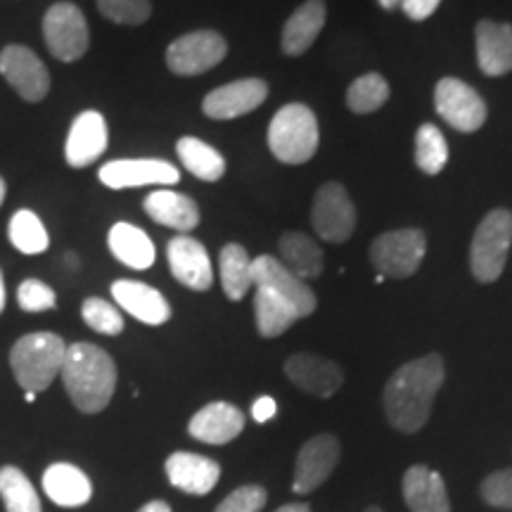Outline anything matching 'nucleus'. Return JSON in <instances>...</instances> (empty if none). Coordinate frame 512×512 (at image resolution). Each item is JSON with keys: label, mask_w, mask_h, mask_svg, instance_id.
Here are the masks:
<instances>
[{"label": "nucleus", "mask_w": 512, "mask_h": 512, "mask_svg": "<svg viewBox=\"0 0 512 512\" xmlns=\"http://www.w3.org/2000/svg\"><path fill=\"white\" fill-rule=\"evenodd\" d=\"M512 245V211L494 209L484 216L472 238L470 268L479 283H496L505 271Z\"/></svg>", "instance_id": "nucleus-5"}, {"label": "nucleus", "mask_w": 512, "mask_h": 512, "mask_svg": "<svg viewBox=\"0 0 512 512\" xmlns=\"http://www.w3.org/2000/svg\"><path fill=\"white\" fill-rule=\"evenodd\" d=\"M228 55L226 38L216 31H190L166 48V67L176 76H200Z\"/></svg>", "instance_id": "nucleus-8"}, {"label": "nucleus", "mask_w": 512, "mask_h": 512, "mask_svg": "<svg viewBox=\"0 0 512 512\" xmlns=\"http://www.w3.org/2000/svg\"><path fill=\"white\" fill-rule=\"evenodd\" d=\"M98 10L105 19L124 27H138L152 15L150 0H98Z\"/></svg>", "instance_id": "nucleus-37"}, {"label": "nucleus", "mask_w": 512, "mask_h": 512, "mask_svg": "<svg viewBox=\"0 0 512 512\" xmlns=\"http://www.w3.org/2000/svg\"><path fill=\"white\" fill-rule=\"evenodd\" d=\"M275 411H278V406H275L273 396H259L252 406V418H254V422H259L261 425V422L273 420Z\"/></svg>", "instance_id": "nucleus-42"}, {"label": "nucleus", "mask_w": 512, "mask_h": 512, "mask_svg": "<svg viewBox=\"0 0 512 512\" xmlns=\"http://www.w3.org/2000/svg\"><path fill=\"white\" fill-rule=\"evenodd\" d=\"M17 304H19V309L27 311V313H41V311L55 309L57 297H55L53 287H48L46 283H41V280H36V278H29L19 285Z\"/></svg>", "instance_id": "nucleus-38"}, {"label": "nucleus", "mask_w": 512, "mask_h": 512, "mask_svg": "<svg viewBox=\"0 0 512 512\" xmlns=\"http://www.w3.org/2000/svg\"><path fill=\"white\" fill-rule=\"evenodd\" d=\"M0 76L15 88L19 98L27 102H41L50 91V74L34 50L27 46H10L0 53Z\"/></svg>", "instance_id": "nucleus-11"}, {"label": "nucleus", "mask_w": 512, "mask_h": 512, "mask_svg": "<svg viewBox=\"0 0 512 512\" xmlns=\"http://www.w3.org/2000/svg\"><path fill=\"white\" fill-rule=\"evenodd\" d=\"M81 316L88 328L100 332V335L114 337L124 332V316H121L117 306L100 297H88L81 306Z\"/></svg>", "instance_id": "nucleus-36"}, {"label": "nucleus", "mask_w": 512, "mask_h": 512, "mask_svg": "<svg viewBox=\"0 0 512 512\" xmlns=\"http://www.w3.org/2000/svg\"><path fill=\"white\" fill-rule=\"evenodd\" d=\"M67 344L55 332H31L19 337L10 351V368L24 392H46L60 375Z\"/></svg>", "instance_id": "nucleus-3"}, {"label": "nucleus", "mask_w": 512, "mask_h": 512, "mask_svg": "<svg viewBox=\"0 0 512 512\" xmlns=\"http://www.w3.org/2000/svg\"><path fill=\"white\" fill-rule=\"evenodd\" d=\"M377 3H380V8H384V10L401 8V0H377Z\"/></svg>", "instance_id": "nucleus-45"}, {"label": "nucleus", "mask_w": 512, "mask_h": 512, "mask_svg": "<svg viewBox=\"0 0 512 512\" xmlns=\"http://www.w3.org/2000/svg\"><path fill=\"white\" fill-rule=\"evenodd\" d=\"M107 140V121L100 112L86 110L74 119L72 128H69L67 145H64V157L72 169H83V166L98 162L105 155Z\"/></svg>", "instance_id": "nucleus-18"}, {"label": "nucleus", "mask_w": 512, "mask_h": 512, "mask_svg": "<svg viewBox=\"0 0 512 512\" xmlns=\"http://www.w3.org/2000/svg\"><path fill=\"white\" fill-rule=\"evenodd\" d=\"M24 399H27V403H34L36 401V394L34 392H27V394H24Z\"/></svg>", "instance_id": "nucleus-48"}, {"label": "nucleus", "mask_w": 512, "mask_h": 512, "mask_svg": "<svg viewBox=\"0 0 512 512\" xmlns=\"http://www.w3.org/2000/svg\"><path fill=\"white\" fill-rule=\"evenodd\" d=\"M252 283L264 285L275 294H280V297L287 299V302L299 311L302 318L311 316L318 306L316 292L311 290L309 283H304L302 278H297L292 271H287L283 261L275 259V256H256L252 261Z\"/></svg>", "instance_id": "nucleus-14"}, {"label": "nucleus", "mask_w": 512, "mask_h": 512, "mask_svg": "<svg viewBox=\"0 0 512 512\" xmlns=\"http://www.w3.org/2000/svg\"><path fill=\"white\" fill-rule=\"evenodd\" d=\"M145 214L159 226L174 228L181 235L200 226V207L183 192L159 188L145 197Z\"/></svg>", "instance_id": "nucleus-24"}, {"label": "nucleus", "mask_w": 512, "mask_h": 512, "mask_svg": "<svg viewBox=\"0 0 512 512\" xmlns=\"http://www.w3.org/2000/svg\"><path fill=\"white\" fill-rule=\"evenodd\" d=\"M43 491L60 508H81L91 501L93 484L76 465L55 463L43 472Z\"/></svg>", "instance_id": "nucleus-26"}, {"label": "nucleus", "mask_w": 512, "mask_h": 512, "mask_svg": "<svg viewBox=\"0 0 512 512\" xmlns=\"http://www.w3.org/2000/svg\"><path fill=\"white\" fill-rule=\"evenodd\" d=\"M477 64L486 76L512 72V24L482 19L475 29Z\"/></svg>", "instance_id": "nucleus-21"}, {"label": "nucleus", "mask_w": 512, "mask_h": 512, "mask_svg": "<svg viewBox=\"0 0 512 512\" xmlns=\"http://www.w3.org/2000/svg\"><path fill=\"white\" fill-rule=\"evenodd\" d=\"M176 152L185 169L204 183L221 181L223 174H226V159H223L221 152L200 138H181L176 143Z\"/></svg>", "instance_id": "nucleus-30"}, {"label": "nucleus", "mask_w": 512, "mask_h": 512, "mask_svg": "<svg viewBox=\"0 0 512 512\" xmlns=\"http://www.w3.org/2000/svg\"><path fill=\"white\" fill-rule=\"evenodd\" d=\"M5 311V280H3V271H0V313Z\"/></svg>", "instance_id": "nucleus-46"}, {"label": "nucleus", "mask_w": 512, "mask_h": 512, "mask_svg": "<svg viewBox=\"0 0 512 512\" xmlns=\"http://www.w3.org/2000/svg\"><path fill=\"white\" fill-rule=\"evenodd\" d=\"M8 238L17 252L27 256L43 254L50 247L46 226H43V221L29 209H19L17 214L12 216L8 226Z\"/></svg>", "instance_id": "nucleus-33"}, {"label": "nucleus", "mask_w": 512, "mask_h": 512, "mask_svg": "<svg viewBox=\"0 0 512 512\" xmlns=\"http://www.w3.org/2000/svg\"><path fill=\"white\" fill-rule=\"evenodd\" d=\"M427 252L425 233L418 228L389 230L377 235L370 245V261L377 273L387 278H411Z\"/></svg>", "instance_id": "nucleus-6"}, {"label": "nucleus", "mask_w": 512, "mask_h": 512, "mask_svg": "<svg viewBox=\"0 0 512 512\" xmlns=\"http://www.w3.org/2000/svg\"><path fill=\"white\" fill-rule=\"evenodd\" d=\"M43 38L50 55L60 62H76L91 46V31L81 8L74 3L50 5L43 17Z\"/></svg>", "instance_id": "nucleus-7"}, {"label": "nucleus", "mask_w": 512, "mask_h": 512, "mask_svg": "<svg viewBox=\"0 0 512 512\" xmlns=\"http://www.w3.org/2000/svg\"><path fill=\"white\" fill-rule=\"evenodd\" d=\"M363 512H384V510L377 508V505H370V508H366V510H363Z\"/></svg>", "instance_id": "nucleus-49"}, {"label": "nucleus", "mask_w": 512, "mask_h": 512, "mask_svg": "<svg viewBox=\"0 0 512 512\" xmlns=\"http://www.w3.org/2000/svg\"><path fill=\"white\" fill-rule=\"evenodd\" d=\"M441 5V0H401V10L406 12L413 22H422V19H430L437 8Z\"/></svg>", "instance_id": "nucleus-41"}, {"label": "nucleus", "mask_w": 512, "mask_h": 512, "mask_svg": "<svg viewBox=\"0 0 512 512\" xmlns=\"http://www.w3.org/2000/svg\"><path fill=\"white\" fill-rule=\"evenodd\" d=\"M275 512H311L309 503H290V505H283V508H278Z\"/></svg>", "instance_id": "nucleus-44"}, {"label": "nucleus", "mask_w": 512, "mask_h": 512, "mask_svg": "<svg viewBox=\"0 0 512 512\" xmlns=\"http://www.w3.org/2000/svg\"><path fill=\"white\" fill-rule=\"evenodd\" d=\"M268 98V83L261 79H240L211 91L202 102V112L209 119L228 121L254 112Z\"/></svg>", "instance_id": "nucleus-16"}, {"label": "nucleus", "mask_w": 512, "mask_h": 512, "mask_svg": "<svg viewBox=\"0 0 512 512\" xmlns=\"http://www.w3.org/2000/svg\"><path fill=\"white\" fill-rule=\"evenodd\" d=\"M245 430V413L238 406L226 401H214L192 415L188 432L192 439L202 444L223 446L238 439Z\"/></svg>", "instance_id": "nucleus-19"}, {"label": "nucleus", "mask_w": 512, "mask_h": 512, "mask_svg": "<svg viewBox=\"0 0 512 512\" xmlns=\"http://www.w3.org/2000/svg\"><path fill=\"white\" fill-rule=\"evenodd\" d=\"M444 358L427 354L401 366L389 377L382 403L389 425L403 434H415L427 425L432 403L444 384Z\"/></svg>", "instance_id": "nucleus-1"}, {"label": "nucleus", "mask_w": 512, "mask_h": 512, "mask_svg": "<svg viewBox=\"0 0 512 512\" xmlns=\"http://www.w3.org/2000/svg\"><path fill=\"white\" fill-rule=\"evenodd\" d=\"M318 143V119L302 102L280 107L268 124V147L283 164H306L318 152Z\"/></svg>", "instance_id": "nucleus-4"}, {"label": "nucleus", "mask_w": 512, "mask_h": 512, "mask_svg": "<svg viewBox=\"0 0 512 512\" xmlns=\"http://www.w3.org/2000/svg\"><path fill=\"white\" fill-rule=\"evenodd\" d=\"M448 162V145L444 133L434 124H422L415 133V164L422 174L437 176Z\"/></svg>", "instance_id": "nucleus-34"}, {"label": "nucleus", "mask_w": 512, "mask_h": 512, "mask_svg": "<svg viewBox=\"0 0 512 512\" xmlns=\"http://www.w3.org/2000/svg\"><path fill=\"white\" fill-rule=\"evenodd\" d=\"M266 501H268V494L264 486L247 484V486H238L235 491H230L214 512H261L264 510Z\"/></svg>", "instance_id": "nucleus-39"}, {"label": "nucleus", "mask_w": 512, "mask_h": 512, "mask_svg": "<svg viewBox=\"0 0 512 512\" xmlns=\"http://www.w3.org/2000/svg\"><path fill=\"white\" fill-rule=\"evenodd\" d=\"M328 19V8L323 0H306L292 12L283 27V53L287 57H299L309 50Z\"/></svg>", "instance_id": "nucleus-25"}, {"label": "nucleus", "mask_w": 512, "mask_h": 512, "mask_svg": "<svg viewBox=\"0 0 512 512\" xmlns=\"http://www.w3.org/2000/svg\"><path fill=\"white\" fill-rule=\"evenodd\" d=\"M166 259L178 283L195 292H207L214 283V268L207 247L190 235H178L166 247Z\"/></svg>", "instance_id": "nucleus-15"}, {"label": "nucleus", "mask_w": 512, "mask_h": 512, "mask_svg": "<svg viewBox=\"0 0 512 512\" xmlns=\"http://www.w3.org/2000/svg\"><path fill=\"white\" fill-rule=\"evenodd\" d=\"M219 271H221V285L223 292L230 302H240L242 297L252 287V259H249L247 249L238 245V242H230L221 249L219 256Z\"/></svg>", "instance_id": "nucleus-31"}, {"label": "nucleus", "mask_w": 512, "mask_h": 512, "mask_svg": "<svg viewBox=\"0 0 512 512\" xmlns=\"http://www.w3.org/2000/svg\"><path fill=\"white\" fill-rule=\"evenodd\" d=\"M403 501L411 512H451L446 482L427 465H413L401 482Z\"/></svg>", "instance_id": "nucleus-22"}, {"label": "nucleus", "mask_w": 512, "mask_h": 512, "mask_svg": "<svg viewBox=\"0 0 512 512\" xmlns=\"http://www.w3.org/2000/svg\"><path fill=\"white\" fill-rule=\"evenodd\" d=\"M112 297L121 309L145 325H164L171 318V306L164 294L138 280H117L112 285Z\"/></svg>", "instance_id": "nucleus-23"}, {"label": "nucleus", "mask_w": 512, "mask_h": 512, "mask_svg": "<svg viewBox=\"0 0 512 512\" xmlns=\"http://www.w3.org/2000/svg\"><path fill=\"white\" fill-rule=\"evenodd\" d=\"M342 456V446L332 434H316L299 448L294 465V494L304 496L328 482Z\"/></svg>", "instance_id": "nucleus-13"}, {"label": "nucleus", "mask_w": 512, "mask_h": 512, "mask_svg": "<svg viewBox=\"0 0 512 512\" xmlns=\"http://www.w3.org/2000/svg\"><path fill=\"white\" fill-rule=\"evenodd\" d=\"M389 100V83L382 74H363L351 83L347 105L354 114H373Z\"/></svg>", "instance_id": "nucleus-35"}, {"label": "nucleus", "mask_w": 512, "mask_h": 512, "mask_svg": "<svg viewBox=\"0 0 512 512\" xmlns=\"http://www.w3.org/2000/svg\"><path fill=\"white\" fill-rule=\"evenodd\" d=\"M107 245H110L114 259H119L121 264L133 268V271H147L157 259L150 235L143 228L133 226V223H114L110 235H107Z\"/></svg>", "instance_id": "nucleus-27"}, {"label": "nucleus", "mask_w": 512, "mask_h": 512, "mask_svg": "<svg viewBox=\"0 0 512 512\" xmlns=\"http://www.w3.org/2000/svg\"><path fill=\"white\" fill-rule=\"evenodd\" d=\"M311 221L320 240L332 242V245H342L354 235L356 207L342 183L330 181L320 185L316 197H313Z\"/></svg>", "instance_id": "nucleus-9"}, {"label": "nucleus", "mask_w": 512, "mask_h": 512, "mask_svg": "<svg viewBox=\"0 0 512 512\" xmlns=\"http://www.w3.org/2000/svg\"><path fill=\"white\" fill-rule=\"evenodd\" d=\"M280 256H283V264L287 271H292L297 278H302L304 283L309 278H318L323 273V249L313 238L299 230L285 233L280 238Z\"/></svg>", "instance_id": "nucleus-29"}, {"label": "nucleus", "mask_w": 512, "mask_h": 512, "mask_svg": "<svg viewBox=\"0 0 512 512\" xmlns=\"http://www.w3.org/2000/svg\"><path fill=\"white\" fill-rule=\"evenodd\" d=\"M482 498L491 508L512 510V467L491 472L482 482Z\"/></svg>", "instance_id": "nucleus-40"}, {"label": "nucleus", "mask_w": 512, "mask_h": 512, "mask_svg": "<svg viewBox=\"0 0 512 512\" xmlns=\"http://www.w3.org/2000/svg\"><path fill=\"white\" fill-rule=\"evenodd\" d=\"M254 316H256V330H259L261 337L273 339L280 337L297 323L299 311L287 302V299L268 290L264 285H254Z\"/></svg>", "instance_id": "nucleus-28"}, {"label": "nucleus", "mask_w": 512, "mask_h": 512, "mask_svg": "<svg viewBox=\"0 0 512 512\" xmlns=\"http://www.w3.org/2000/svg\"><path fill=\"white\" fill-rule=\"evenodd\" d=\"M138 512H171V505L164 501H150V503H145Z\"/></svg>", "instance_id": "nucleus-43"}, {"label": "nucleus", "mask_w": 512, "mask_h": 512, "mask_svg": "<svg viewBox=\"0 0 512 512\" xmlns=\"http://www.w3.org/2000/svg\"><path fill=\"white\" fill-rule=\"evenodd\" d=\"M60 377L74 406L81 413L95 415L110 406L117 389V363L105 349L76 342L67 347Z\"/></svg>", "instance_id": "nucleus-2"}, {"label": "nucleus", "mask_w": 512, "mask_h": 512, "mask_svg": "<svg viewBox=\"0 0 512 512\" xmlns=\"http://www.w3.org/2000/svg\"><path fill=\"white\" fill-rule=\"evenodd\" d=\"M434 107L437 114L460 133H475L484 126L486 102L475 88L467 86L465 81L446 76L434 88Z\"/></svg>", "instance_id": "nucleus-10"}, {"label": "nucleus", "mask_w": 512, "mask_h": 512, "mask_svg": "<svg viewBox=\"0 0 512 512\" xmlns=\"http://www.w3.org/2000/svg\"><path fill=\"white\" fill-rule=\"evenodd\" d=\"M100 183L112 190L145 188V185H174L181 181V171L166 159H114L102 164Z\"/></svg>", "instance_id": "nucleus-12"}, {"label": "nucleus", "mask_w": 512, "mask_h": 512, "mask_svg": "<svg viewBox=\"0 0 512 512\" xmlns=\"http://www.w3.org/2000/svg\"><path fill=\"white\" fill-rule=\"evenodd\" d=\"M166 477L171 486H176L183 494L207 496L219 484L221 467L216 460L200 456V453L176 451L166 458Z\"/></svg>", "instance_id": "nucleus-20"}, {"label": "nucleus", "mask_w": 512, "mask_h": 512, "mask_svg": "<svg viewBox=\"0 0 512 512\" xmlns=\"http://www.w3.org/2000/svg\"><path fill=\"white\" fill-rule=\"evenodd\" d=\"M0 498L8 512H43L36 486L19 467H0Z\"/></svg>", "instance_id": "nucleus-32"}, {"label": "nucleus", "mask_w": 512, "mask_h": 512, "mask_svg": "<svg viewBox=\"0 0 512 512\" xmlns=\"http://www.w3.org/2000/svg\"><path fill=\"white\" fill-rule=\"evenodd\" d=\"M3 200H5V181L0 178V204H3Z\"/></svg>", "instance_id": "nucleus-47"}, {"label": "nucleus", "mask_w": 512, "mask_h": 512, "mask_svg": "<svg viewBox=\"0 0 512 512\" xmlns=\"http://www.w3.org/2000/svg\"><path fill=\"white\" fill-rule=\"evenodd\" d=\"M285 375L290 377L294 387L306 394L330 399L344 384V373L330 358H320L316 354H294L285 361Z\"/></svg>", "instance_id": "nucleus-17"}]
</instances>
